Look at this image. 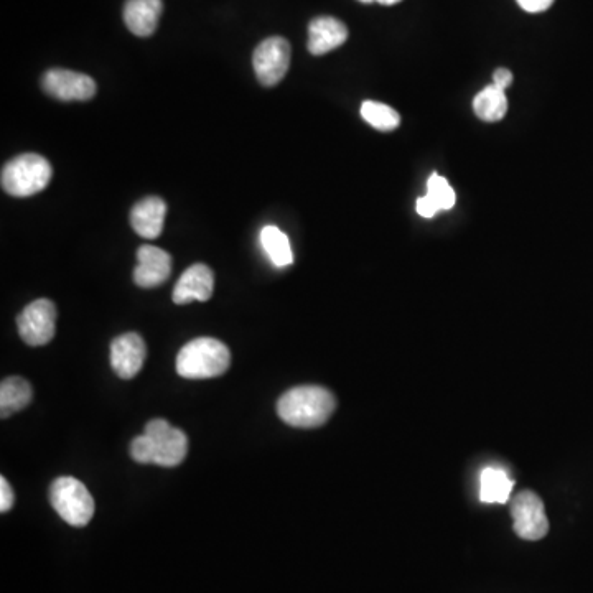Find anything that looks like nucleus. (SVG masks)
Wrapping results in <instances>:
<instances>
[{"mask_svg": "<svg viewBox=\"0 0 593 593\" xmlns=\"http://www.w3.org/2000/svg\"><path fill=\"white\" fill-rule=\"evenodd\" d=\"M335 409V396L322 386L290 389L277 402V414L282 421L299 429H315L327 424Z\"/></svg>", "mask_w": 593, "mask_h": 593, "instance_id": "1", "label": "nucleus"}, {"mask_svg": "<svg viewBox=\"0 0 593 593\" xmlns=\"http://www.w3.org/2000/svg\"><path fill=\"white\" fill-rule=\"evenodd\" d=\"M231 365V353L223 341L197 338L188 341L177 355V373L185 379L218 378Z\"/></svg>", "mask_w": 593, "mask_h": 593, "instance_id": "2", "label": "nucleus"}, {"mask_svg": "<svg viewBox=\"0 0 593 593\" xmlns=\"http://www.w3.org/2000/svg\"><path fill=\"white\" fill-rule=\"evenodd\" d=\"M52 180V165L38 154L15 157L2 169V188L12 197H33L43 192Z\"/></svg>", "mask_w": 593, "mask_h": 593, "instance_id": "3", "label": "nucleus"}, {"mask_svg": "<svg viewBox=\"0 0 593 593\" xmlns=\"http://www.w3.org/2000/svg\"><path fill=\"white\" fill-rule=\"evenodd\" d=\"M50 503L70 526L83 528L93 519L94 500L88 488L73 477H61L50 486Z\"/></svg>", "mask_w": 593, "mask_h": 593, "instance_id": "4", "label": "nucleus"}, {"mask_svg": "<svg viewBox=\"0 0 593 593\" xmlns=\"http://www.w3.org/2000/svg\"><path fill=\"white\" fill-rule=\"evenodd\" d=\"M57 315L52 300H35L17 318L20 337L30 346L48 345L57 332Z\"/></svg>", "mask_w": 593, "mask_h": 593, "instance_id": "5", "label": "nucleus"}, {"mask_svg": "<svg viewBox=\"0 0 593 593\" xmlns=\"http://www.w3.org/2000/svg\"><path fill=\"white\" fill-rule=\"evenodd\" d=\"M514 533L526 541H539L549 533V519L541 498L534 491H521L511 503Z\"/></svg>", "mask_w": 593, "mask_h": 593, "instance_id": "6", "label": "nucleus"}, {"mask_svg": "<svg viewBox=\"0 0 593 593\" xmlns=\"http://www.w3.org/2000/svg\"><path fill=\"white\" fill-rule=\"evenodd\" d=\"M253 65L261 85L276 86L289 71L290 43L282 37L266 38L254 50Z\"/></svg>", "mask_w": 593, "mask_h": 593, "instance_id": "7", "label": "nucleus"}, {"mask_svg": "<svg viewBox=\"0 0 593 593\" xmlns=\"http://www.w3.org/2000/svg\"><path fill=\"white\" fill-rule=\"evenodd\" d=\"M144 434L149 435L155 444V465L178 467L188 453V439L185 432L175 429L164 419H155L145 425Z\"/></svg>", "mask_w": 593, "mask_h": 593, "instance_id": "8", "label": "nucleus"}, {"mask_svg": "<svg viewBox=\"0 0 593 593\" xmlns=\"http://www.w3.org/2000/svg\"><path fill=\"white\" fill-rule=\"evenodd\" d=\"M43 91L60 101H88L96 94L93 78L70 70H50L42 78Z\"/></svg>", "mask_w": 593, "mask_h": 593, "instance_id": "9", "label": "nucleus"}, {"mask_svg": "<svg viewBox=\"0 0 593 593\" xmlns=\"http://www.w3.org/2000/svg\"><path fill=\"white\" fill-rule=\"evenodd\" d=\"M147 348L137 333H126L111 343V366L122 379H132L141 373Z\"/></svg>", "mask_w": 593, "mask_h": 593, "instance_id": "10", "label": "nucleus"}, {"mask_svg": "<svg viewBox=\"0 0 593 593\" xmlns=\"http://www.w3.org/2000/svg\"><path fill=\"white\" fill-rule=\"evenodd\" d=\"M137 264L134 269V282L142 289H152L164 284L172 272V257L164 249L155 246H141L137 251Z\"/></svg>", "mask_w": 593, "mask_h": 593, "instance_id": "11", "label": "nucleus"}, {"mask_svg": "<svg viewBox=\"0 0 593 593\" xmlns=\"http://www.w3.org/2000/svg\"><path fill=\"white\" fill-rule=\"evenodd\" d=\"M215 289V276L205 264H193L183 272L173 290V302L177 305L190 304L192 300L206 302Z\"/></svg>", "mask_w": 593, "mask_h": 593, "instance_id": "12", "label": "nucleus"}, {"mask_svg": "<svg viewBox=\"0 0 593 593\" xmlns=\"http://www.w3.org/2000/svg\"><path fill=\"white\" fill-rule=\"evenodd\" d=\"M348 40V29L335 17H317L309 25L307 48L315 57L330 53Z\"/></svg>", "mask_w": 593, "mask_h": 593, "instance_id": "13", "label": "nucleus"}, {"mask_svg": "<svg viewBox=\"0 0 593 593\" xmlns=\"http://www.w3.org/2000/svg\"><path fill=\"white\" fill-rule=\"evenodd\" d=\"M167 205L159 197H147L139 201L131 211V225L145 239L159 238L164 231Z\"/></svg>", "mask_w": 593, "mask_h": 593, "instance_id": "14", "label": "nucleus"}, {"mask_svg": "<svg viewBox=\"0 0 593 593\" xmlns=\"http://www.w3.org/2000/svg\"><path fill=\"white\" fill-rule=\"evenodd\" d=\"M162 12V0H127L124 5V22L127 29L137 37H150L157 30Z\"/></svg>", "mask_w": 593, "mask_h": 593, "instance_id": "15", "label": "nucleus"}, {"mask_svg": "<svg viewBox=\"0 0 593 593\" xmlns=\"http://www.w3.org/2000/svg\"><path fill=\"white\" fill-rule=\"evenodd\" d=\"M33 391L29 381L24 378H7L0 384V414L9 417L15 412L24 411L32 402Z\"/></svg>", "mask_w": 593, "mask_h": 593, "instance_id": "16", "label": "nucleus"}, {"mask_svg": "<svg viewBox=\"0 0 593 593\" xmlns=\"http://www.w3.org/2000/svg\"><path fill=\"white\" fill-rule=\"evenodd\" d=\"M514 481L505 470L488 467L481 472L480 498L483 503H500L505 505L513 491Z\"/></svg>", "mask_w": 593, "mask_h": 593, "instance_id": "17", "label": "nucleus"}, {"mask_svg": "<svg viewBox=\"0 0 593 593\" xmlns=\"http://www.w3.org/2000/svg\"><path fill=\"white\" fill-rule=\"evenodd\" d=\"M473 109L481 121H501L508 111L505 89H500L495 85L486 86L473 101Z\"/></svg>", "mask_w": 593, "mask_h": 593, "instance_id": "18", "label": "nucleus"}, {"mask_svg": "<svg viewBox=\"0 0 593 593\" xmlns=\"http://www.w3.org/2000/svg\"><path fill=\"white\" fill-rule=\"evenodd\" d=\"M261 244L274 266L287 267L294 262L289 238L277 226H264L261 231Z\"/></svg>", "mask_w": 593, "mask_h": 593, "instance_id": "19", "label": "nucleus"}, {"mask_svg": "<svg viewBox=\"0 0 593 593\" xmlns=\"http://www.w3.org/2000/svg\"><path fill=\"white\" fill-rule=\"evenodd\" d=\"M361 116L368 122L369 126H373L378 131H394L401 124V117L393 108H389L383 103H376V101L363 103Z\"/></svg>", "mask_w": 593, "mask_h": 593, "instance_id": "20", "label": "nucleus"}, {"mask_svg": "<svg viewBox=\"0 0 593 593\" xmlns=\"http://www.w3.org/2000/svg\"><path fill=\"white\" fill-rule=\"evenodd\" d=\"M427 195L437 203L439 210H450L455 205L457 197L453 188L450 187L449 182L444 177L439 175H432L427 183Z\"/></svg>", "mask_w": 593, "mask_h": 593, "instance_id": "21", "label": "nucleus"}, {"mask_svg": "<svg viewBox=\"0 0 593 593\" xmlns=\"http://www.w3.org/2000/svg\"><path fill=\"white\" fill-rule=\"evenodd\" d=\"M131 457L134 462L149 465L155 462V444L149 435L142 434L132 440Z\"/></svg>", "mask_w": 593, "mask_h": 593, "instance_id": "22", "label": "nucleus"}, {"mask_svg": "<svg viewBox=\"0 0 593 593\" xmlns=\"http://www.w3.org/2000/svg\"><path fill=\"white\" fill-rule=\"evenodd\" d=\"M14 491L10 488L9 481L4 477L0 478V511L7 513L14 506Z\"/></svg>", "mask_w": 593, "mask_h": 593, "instance_id": "23", "label": "nucleus"}, {"mask_svg": "<svg viewBox=\"0 0 593 593\" xmlns=\"http://www.w3.org/2000/svg\"><path fill=\"white\" fill-rule=\"evenodd\" d=\"M516 2L521 9L526 10L529 14H539L554 4V0H516Z\"/></svg>", "mask_w": 593, "mask_h": 593, "instance_id": "24", "label": "nucleus"}, {"mask_svg": "<svg viewBox=\"0 0 593 593\" xmlns=\"http://www.w3.org/2000/svg\"><path fill=\"white\" fill-rule=\"evenodd\" d=\"M417 213L422 216V218H432L435 216V213H439V206L435 203L429 195H425V197L419 198L417 200Z\"/></svg>", "mask_w": 593, "mask_h": 593, "instance_id": "25", "label": "nucleus"}, {"mask_svg": "<svg viewBox=\"0 0 593 593\" xmlns=\"http://www.w3.org/2000/svg\"><path fill=\"white\" fill-rule=\"evenodd\" d=\"M493 85L498 86L500 89H508L509 86L513 85V73L506 70V68H500L493 73Z\"/></svg>", "mask_w": 593, "mask_h": 593, "instance_id": "26", "label": "nucleus"}, {"mask_svg": "<svg viewBox=\"0 0 593 593\" xmlns=\"http://www.w3.org/2000/svg\"><path fill=\"white\" fill-rule=\"evenodd\" d=\"M363 4H373V2H378L381 5H396L401 2V0H360Z\"/></svg>", "mask_w": 593, "mask_h": 593, "instance_id": "27", "label": "nucleus"}]
</instances>
